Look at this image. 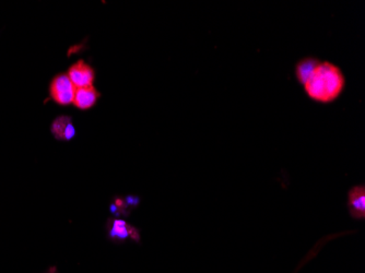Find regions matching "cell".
Here are the masks:
<instances>
[{"label":"cell","instance_id":"cell-9","mask_svg":"<svg viewBox=\"0 0 365 273\" xmlns=\"http://www.w3.org/2000/svg\"><path fill=\"white\" fill-rule=\"evenodd\" d=\"M47 273H57V271H56V269H55V268H51V269H49V271Z\"/></svg>","mask_w":365,"mask_h":273},{"label":"cell","instance_id":"cell-7","mask_svg":"<svg viewBox=\"0 0 365 273\" xmlns=\"http://www.w3.org/2000/svg\"><path fill=\"white\" fill-rule=\"evenodd\" d=\"M319 65V61L313 57H307L303 58L302 61H299L295 67V73L297 78L301 83L305 84L307 80L313 75L314 71L317 69V66Z\"/></svg>","mask_w":365,"mask_h":273},{"label":"cell","instance_id":"cell-4","mask_svg":"<svg viewBox=\"0 0 365 273\" xmlns=\"http://www.w3.org/2000/svg\"><path fill=\"white\" fill-rule=\"evenodd\" d=\"M52 133L58 140H71L75 137L76 129L71 117L61 116L55 119L52 124Z\"/></svg>","mask_w":365,"mask_h":273},{"label":"cell","instance_id":"cell-6","mask_svg":"<svg viewBox=\"0 0 365 273\" xmlns=\"http://www.w3.org/2000/svg\"><path fill=\"white\" fill-rule=\"evenodd\" d=\"M100 94L93 87L80 88L76 90L73 103L80 110H89L96 105Z\"/></svg>","mask_w":365,"mask_h":273},{"label":"cell","instance_id":"cell-3","mask_svg":"<svg viewBox=\"0 0 365 273\" xmlns=\"http://www.w3.org/2000/svg\"><path fill=\"white\" fill-rule=\"evenodd\" d=\"M68 78L76 89L92 87L94 81V71L85 61H78L69 69Z\"/></svg>","mask_w":365,"mask_h":273},{"label":"cell","instance_id":"cell-1","mask_svg":"<svg viewBox=\"0 0 365 273\" xmlns=\"http://www.w3.org/2000/svg\"><path fill=\"white\" fill-rule=\"evenodd\" d=\"M304 86L309 98L322 103H329L344 90V77L337 66L325 61L319 63Z\"/></svg>","mask_w":365,"mask_h":273},{"label":"cell","instance_id":"cell-8","mask_svg":"<svg viewBox=\"0 0 365 273\" xmlns=\"http://www.w3.org/2000/svg\"><path fill=\"white\" fill-rule=\"evenodd\" d=\"M110 236L114 239H126L127 237L138 238L136 230L127 225L126 222L122 220H114L112 222V227L110 229Z\"/></svg>","mask_w":365,"mask_h":273},{"label":"cell","instance_id":"cell-2","mask_svg":"<svg viewBox=\"0 0 365 273\" xmlns=\"http://www.w3.org/2000/svg\"><path fill=\"white\" fill-rule=\"evenodd\" d=\"M76 90L77 89L67 75L56 76L49 88L53 100L61 105H68L73 103Z\"/></svg>","mask_w":365,"mask_h":273},{"label":"cell","instance_id":"cell-5","mask_svg":"<svg viewBox=\"0 0 365 273\" xmlns=\"http://www.w3.org/2000/svg\"><path fill=\"white\" fill-rule=\"evenodd\" d=\"M349 210L356 219L365 217V190L363 186H356L349 192Z\"/></svg>","mask_w":365,"mask_h":273}]
</instances>
